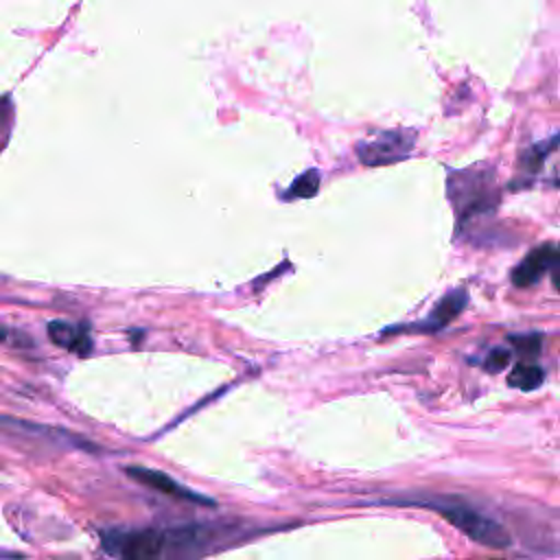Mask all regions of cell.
<instances>
[{
    "instance_id": "obj_11",
    "label": "cell",
    "mask_w": 560,
    "mask_h": 560,
    "mask_svg": "<svg viewBox=\"0 0 560 560\" xmlns=\"http://www.w3.org/2000/svg\"><path fill=\"white\" fill-rule=\"evenodd\" d=\"M508 361H510V350L505 348H492L490 354L486 357V370L488 372H501L503 368H508Z\"/></svg>"
},
{
    "instance_id": "obj_8",
    "label": "cell",
    "mask_w": 560,
    "mask_h": 560,
    "mask_svg": "<svg viewBox=\"0 0 560 560\" xmlns=\"http://www.w3.org/2000/svg\"><path fill=\"white\" fill-rule=\"evenodd\" d=\"M48 337L52 343L70 350V352H79V354H88L92 348V339L88 335L85 328L77 326V324H68V322H50L48 324Z\"/></svg>"
},
{
    "instance_id": "obj_12",
    "label": "cell",
    "mask_w": 560,
    "mask_h": 560,
    "mask_svg": "<svg viewBox=\"0 0 560 560\" xmlns=\"http://www.w3.org/2000/svg\"><path fill=\"white\" fill-rule=\"evenodd\" d=\"M514 343H518L521 352H527V354H538V348H540V337L538 335H527V337H512Z\"/></svg>"
},
{
    "instance_id": "obj_2",
    "label": "cell",
    "mask_w": 560,
    "mask_h": 560,
    "mask_svg": "<svg viewBox=\"0 0 560 560\" xmlns=\"http://www.w3.org/2000/svg\"><path fill=\"white\" fill-rule=\"evenodd\" d=\"M392 503H405V505H418V508H427L438 512L444 521H448L453 527H457L462 534H466L470 540L486 545V547H494V549H503L510 545V534L505 532V527L486 516L483 512H479L477 508L453 499V497H431V499H400V501H392Z\"/></svg>"
},
{
    "instance_id": "obj_5",
    "label": "cell",
    "mask_w": 560,
    "mask_h": 560,
    "mask_svg": "<svg viewBox=\"0 0 560 560\" xmlns=\"http://www.w3.org/2000/svg\"><path fill=\"white\" fill-rule=\"evenodd\" d=\"M125 472L136 479L138 483L142 486H149L162 494H168L173 499H182V501H190V503H201V505H214V499L210 497H203L186 486H182L179 481H175L173 477H168L166 472L162 470H155V468H147V466H127Z\"/></svg>"
},
{
    "instance_id": "obj_3",
    "label": "cell",
    "mask_w": 560,
    "mask_h": 560,
    "mask_svg": "<svg viewBox=\"0 0 560 560\" xmlns=\"http://www.w3.org/2000/svg\"><path fill=\"white\" fill-rule=\"evenodd\" d=\"M416 136L407 129L383 131L376 138H365L357 144V155L368 166H383L405 160L413 149Z\"/></svg>"
},
{
    "instance_id": "obj_1",
    "label": "cell",
    "mask_w": 560,
    "mask_h": 560,
    "mask_svg": "<svg viewBox=\"0 0 560 560\" xmlns=\"http://www.w3.org/2000/svg\"><path fill=\"white\" fill-rule=\"evenodd\" d=\"M103 547L114 560H177L197 547L199 534L186 529H105Z\"/></svg>"
},
{
    "instance_id": "obj_4",
    "label": "cell",
    "mask_w": 560,
    "mask_h": 560,
    "mask_svg": "<svg viewBox=\"0 0 560 560\" xmlns=\"http://www.w3.org/2000/svg\"><path fill=\"white\" fill-rule=\"evenodd\" d=\"M462 177L464 182H468V186H464L455 175L451 177V184H448V192L459 208V221L475 212H488L494 206L490 201V195H494V188H490V182H492L490 175L462 173Z\"/></svg>"
},
{
    "instance_id": "obj_13",
    "label": "cell",
    "mask_w": 560,
    "mask_h": 560,
    "mask_svg": "<svg viewBox=\"0 0 560 560\" xmlns=\"http://www.w3.org/2000/svg\"><path fill=\"white\" fill-rule=\"evenodd\" d=\"M2 339H4V330L0 328V341H2Z\"/></svg>"
},
{
    "instance_id": "obj_9",
    "label": "cell",
    "mask_w": 560,
    "mask_h": 560,
    "mask_svg": "<svg viewBox=\"0 0 560 560\" xmlns=\"http://www.w3.org/2000/svg\"><path fill=\"white\" fill-rule=\"evenodd\" d=\"M545 381V370H540L538 365L534 363H518L514 365V370L508 374V383L516 389H536L540 387Z\"/></svg>"
},
{
    "instance_id": "obj_6",
    "label": "cell",
    "mask_w": 560,
    "mask_h": 560,
    "mask_svg": "<svg viewBox=\"0 0 560 560\" xmlns=\"http://www.w3.org/2000/svg\"><path fill=\"white\" fill-rule=\"evenodd\" d=\"M558 262V249L553 243H545L534 247L514 269L512 282L516 287H532L536 284L553 265Z\"/></svg>"
},
{
    "instance_id": "obj_7",
    "label": "cell",
    "mask_w": 560,
    "mask_h": 560,
    "mask_svg": "<svg viewBox=\"0 0 560 560\" xmlns=\"http://www.w3.org/2000/svg\"><path fill=\"white\" fill-rule=\"evenodd\" d=\"M466 304H468V293L464 289H453L431 308L427 322H422L418 328L438 330V328L446 326L448 322H453L466 308Z\"/></svg>"
},
{
    "instance_id": "obj_10",
    "label": "cell",
    "mask_w": 560,
    "mask_h": 560,
    "mask_svg": "<svg viewBox=\"0 0 560 560\" xmlns=\"http://www.w3.org/2000/svg\"><path fill=\"white\" fill-rule=\"evenodd\" d=\"M317 188H319V173L317 171H306V173H302L291 186H289V190H287V199H308V197H313L315 192H317Z\"/></svg>"
}]
</instances>
